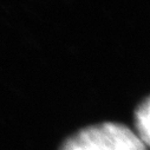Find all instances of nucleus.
Wrapping results in <instances>:
<instances>
[{"mask_svg":"<svg viewBox=\"0 0 150 150\" xmlns=\"http://www.w3.org/2000/svg\"><path fill=\"white\" fill-rule=\"evenodd\" d=\"M59 150H146L135 131L121 123L104 122L81 129Z\"/></svg>","mask_w":150,"mask_h":150,"instance_id":"1","label":"nucleus"},{"mask_svg":"<svg viewBox=\"0 0 150 150\" xmlns=\"http://www.w3.org/2000/svg\"><path fill=\"white\" fill-rule=\"evenodd\" d=\"M135 129L142 143L150 148V97L144 99L136 109Z\"/></svg>","mask_w":150,"mask_h":150,"instance_id":"2","label":"nucleus"}]
</instances>
